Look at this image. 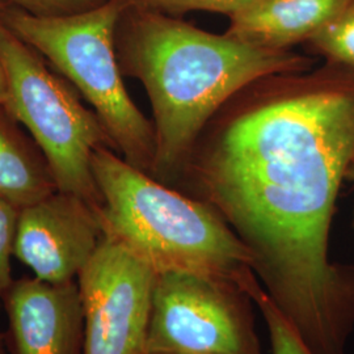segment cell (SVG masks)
<instances>
[{
	"instance_id": "obj_18",
	"label": "cell",
	"mask_w": 354,
	"mask_h": 354,
	"mask_svg": "<svg viewBox=\"0 0 354 354\" xmlns=\"http://www.w3.org/2000/svg\"><path fill=\"white\" fill-rule=\"evenodd\" d=\"M346 180H349V181H354V159L353 162H352V165L349 167V169H348V174H346ZM353 231H354V214H353Z\"/></svg>"
},
{
	"instance_id": "obj_4",
	"label": "cell",
	"mask_w": 354,
	"mask_h": 354,
	"mask_svg": "<svg viewBox=\"0 0 354 354\" xmlns=\"http://www.w3.org/2000/svg\"><path fill=\"white\" fill-rule=\"evenodd\" d=\"M129 4L105 0L82 12L37 16L7 6L0 15L16 36L48 58L86 99L127 163L151 174L155 133L124 83L115 32Z\"/></svg>"
},
{
	"instance_id": "obj_10",
	"label": "cell",
	"mask_w": 354,
	"mask_h": 354,
	"mask_svg": "<svg viewBox=\"0 0 354 354\" xmlns=\"http://www.w3.org/2000/svg\"><path fill=\"white\" fill-rule=\"evenodd\" d=\"M349 0H251L230 15L225 35L269 50L307 42Z\"/></svg>"
},
{
	"instance_id": "obj_14",
	"label": "cell",
	"mask_w": 354,
	"mask_h": 354,
	"mask_svg": "<svg viewBox=\"0 0 354 354\" xmlns=\"http://www.w3.org/2000/svg\"><path fill=\"white\" fill-rule=\"evenodd\" d=\"M129 7L176 16L190 11L232 15L251 0H127Z\"/></svg>"
},
{
	"instance_id": "obj_13",
	"label": "cell",
	"mask_w": 354,
	"mask_h": 354,
	"mask_svg": "<svg viewBox=\"0 0 354 354\" xmlns=\"http://www.w3.org/2000/svg\"><path fill=\"white\" fill-rule=\"evenodd\" d=\"M247 290L266 320L272 354H314L304 344L299 333L292 328L289 320L281 314L277 306L268 297L259 279H253Z\"/></svg>"
},
{
	"instance_id": "obj_1",
	"label": "cell",
	"mask_w": 354,
	"mask_h": 354,
	"mask_svg": "<svg viewBox=\"0 0 354 354\" xmlns=\"http://www.w3.org/2000/svg\"><path fill=\"white\" fill-rule=\"evenodd\" d=\"M354 159V73L328 64L257 79L203 127L175 189L212 206L314 354H348L354 266L329 232Z\"/></svg>"
},
{
	"instance_id": "obj_12",
	"label": "cell",
	"mask_w": 354,
	"mask_h": 354,
	"mask_svg": "<svg viewBox=\"0 0 354 354\" xmlns=\"http://www.w3.org/2000/svg\"><path fill=\"white\" fill-rule=\"evenodd\" d=\"M307 44L328 64L354 73V0H349Z\"/></svg>"
},
{
	"instance_id": "obj_6",
	"label": "cell",
	"mask_w": 354,
	"mask_h": 354,
	"mask_svg": "<svg viewBox=\"0 0 354 354\" xmlns=\"http://www.w3.org/2000/svg\"><path fill=\"white\" fill-rule=\"evenodd\" d=\"M241 283L188 272L155 276L146 354H261Z\"/></svg>"
},
{
	"instance_id": "obj_9",
	"label": "cell",
	"mask_w": 354,
	"mask_h": 354,
	"mask_svg": "<svg viewBox=\"0 0 354 354\" xmlns=\"http://www.w3.org/2000/svg\"><path fill=\"white\" fill-rule=\"evenodd\" d=\"M15 354H83L84 308L77 281H13L1 297Z\"/></svg>"
},
{
	"instance_id": "obj_19",
	"label": "cell",
	"mask_w": 354,
	"mask_h": 354,
	"mask_svg": "<svg viewBox=\"0 0 354 354\" xmlns=\"http://www.w3.org/2000/svg\"><path fill=\"white\" fill-rule=\"evenodd\" d=\"M7 7V4L3 1V0H0V15H1V12L4 11V8Z\"/></svg>"
},
{
	"instance_id": "obj_5",
	"label": "cell",
	"mask_w": 354,
	"mask_h": 354,
	"mask_svg": "<svg viewBox=\"0 0 354 354\" xmlns=\"http://www.w3.org/2000/svg\"><path fill=\"white\" fill-rule=\"evenodd\" d=\"M0 62L8 87L4 106L32 134L57 188L82 197L99 212L102 193L92 172V158L97 149L113 146L97 115L1 17Z\"/></svg>"
},
{
	"instance_id": "obj_20",
	"label": "cell",
	"mask_w": 354,
	"mask_h": 354,
	"mask_svg": "<svg viewBox=\"0 0 354 354\" xmlns=\"http://www.w3.org/2000/svg\"><path fill=\"white\" fill-rule=\"evenodd\" d=\"M0 354H4V352H3V349H1V346H0Z\"/></svg>"
},
{
	"instance_id": "obj_11",
	"label": "cell",
	"mask_w": 354,
	"mask_h": 354,
	"mask_svg": "<svg viewBox=\"0 0 354 354\" xmlns=\"http://www.w3.org/2000/svg\"><path fill=\"white\" fill-rule=\"evenodd\" d=\"M33 142L0 105V200L19 210L58 190L48 160Z\"/></svg>"
},
{
	"instance_id": "obj_7",
	"label": "cell",
	"mask_w": 354,
	"mask_h": 354,
	"mask_svg": "<svg viewBox=\"0 0 354 354\" xmlns=\"http://www.w3.org/2000/svg\"><path fill=\"white\" fill-rule=\"evenodd\" d=\"M156 273L102 235L77 276L84 308L83 354H146Z\"/></svg>"
},
{
	"instance_id": "obj_16",
	"label": "cell",
	"mask_w": 354,
	"mask_h": 354,
	"mask_svg": "<svg viewBox=\"0 0 354 354\" xmlns=\"http://www.w3.org/2000/svg\"><path fill=\"white\" fill-rule=\"evenodd\" d=\"M7 6L37 16H62L93 8L105 0H3Z\"/></svg>"
},
{
	"instance_id": "obj_15",
	"label": "cell",
	"mask_w": 354,
	"mask_h": 354,
	"mask_svg": "<svg viewBox=\"0 0 354 354\" xmlns=\"http://www.w3.org/2000/svg\"><path fill=\"white\" fill-rule=\"evenodd\" d=\"M20 210L0 200V297L12 285L11 256Z\"/></svg>"
},
{
	"instance_id": "obj_3",
	"label": "cell",
	"mask_w": 354,
	"mask_h": 354,
	"mask_svg": "<svg viewBox=\"0 0 354 354\" xmlns=\"http://www.w3.org/2000/svg\"><path fill=\"white\" fill-rule=\"evenodd\" d=\"M102 193V235L159 274L188 272L231 279L247 290L253 256L212 206L168 187L104 146L92 158Z\"/></svg>"
},
{
	"instance_id": "obj_17",
	"label": "cell",
	"mask_w": 354,
	"mask_h": 354,
	"mask_svg": "<svg viewBox=\"0 0 354 354\" xmlns=\"http://www.w3.org/2000/svg\"><path fill=\"white\" fill-rule=\"evenodd\" d=\"M7 93H8V87H7V76L4 67L0 62V105H4L7 102Z\"/></svg>"
},
{
	"instance_id": "obj_2",
	"label": "cell",
	"mask_w": 354,
	"mask_h": 354,
	"mask_svg": "<svg viewBox=\"0 0 354 354\" xmlns=\"http://www.w3.org/2000/svg\"><path fill=\"white\" fill-rule=\"evenodd\" d=\"M124 76L150 99L155 133L151 175L175 188L203 127L236 92L257 79L314 67L292 50L256 48L176 16L129 7L115 32Z\"/></svg>"
},
{
	"instance_id": "obj_8",
	"label": "cell",
	"mask_w": 354,
	"mask_h": 354,
	"mask_svg": "<svg viewBox=\"0 0 354 354\" xmlns=\"http://www.w3.org/2000/svg\"><path fill=\"white\" fill-rule=\"evenodd\" d=\"M102 238L99 212L82 197L57 190L20 210L13 256L36 279L64 283L77 279Z\"/></svg>"
}]
</instances>
